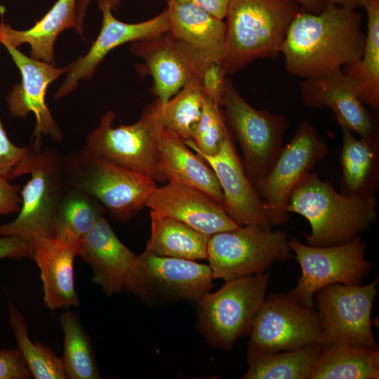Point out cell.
I'll list each match as a JSON object with an SVG mask.
<instances>
[{
	"label": "cell",
	"instance_id": "cell-1",
	"mask_svg": "<svg viewBox=\"0 0 379 379\" xmlns=\"http://www.w3.org/2000/svg\"><path fill=\"white\" fill-rule=\"evenodd\" d=\"M361 21L357 10L333 4L318 13L300 8L280 49L286 71L303 79H313L359 60L366 41Z\"/></svg>",
	"mask_w": 379,
	"mask_h": 379
},
{
	"label": "cell",
	"instance_id": "cell-2",
	"mask_svg": "<svg viewBox=\"0 0 379 379\" xmlns=\"http://www.w3.org/2000/svg\"><path fill=\"white\" fill-rule=\"evenodd\" d=\"M377 206L375 195L338 192L328 180L310 172L293 191L287 211L309 222L307 245L324 247L344 244L368 230L378 218Z\"/></svg>",
	"mask_w": 379,
	"mask_h": 379
},
{
	"label": "cell",
	"instance_id": "cell-3",
	"mask_svg": "<svg viewBox=\"0 0 379 379\" xmlns=\"http://www.w3.org/2000/svg\"><path fill=\"white\" fill-rule=\"evenodd\" d=\"M300 9L293 0H230L221 63L226 74L255 60L276 58Z\"/></svg>",
	"mask_w": 379,
	"mask_h": 379
},
{
	"label": "cell",
	"instance_id": "cell-4",
	"mask_svg": "<svg viewBox=\"0 0 379 379\" xmlns=\"http://www.w3.org/2000/svg\"><path fill=\"white\" fill-rule=\"evenodd\" d=\"M64 154L57 149H30L13 169L8 179L30 175L20 190V210L16 218L0 225V237L32 239L55 237L57 211L67 188L63 169Z\"/></svg>",
	"mask_w": 379,
	"mask_h": 379
},
{
	"label": "cell",
	"instance_id": "cell-5",
	"mask_svg": "<svg viewBox=\"0 0 379 379\" xmlns=\"http://www.w3.org/2000/svg\"><path fill=\"white\" fill-rule=\"evenodd\" d=\"M63 169L67 186L94 197L120 221H127L146 206L157 187L148 175L101 159L83 148L64 154Z\"/></svg>",
	"mask_w": 379,
	"mask_h": 379
},
{
	"label": "cell",
	"instance_id": "cell-6",
	"mask_svg": "<svg viewBox=\"0 0 379 379\" xmlns=\"http://www.w3.org/2000/svg\"><path fill=\"white\" fill-rule=\"evenodd\" d=\"M113 111L107 112L87 136L83 149L117 166L167 182L161 171L158 138L163 126L161 104L157 99L131 125L113 126Z\"/></svg>",
	"mask_w": 379,
	"mask_h": 379
},
{
	"label": "cell",
	"instance_id": "cell-7",
	"mask_svg": "<svg viewBox=\"0 0 379 379\" xmlns=\"http://www.w3.org/2000/svg\"><path fill=\"white\" fill-rule=\"evenodd\" d=\"M222 107L230 131L242 152V164L253 186L270 173L283 147L286 117L250 105L226 77Z\"/></svg>",
	"mask_w": 379,
	"mask_h": 379
},
{
	"label": "cell",
	"instance_id": "cell-8",
	"mask_svg": "<svg viewBox=\"0 0 379 379\" xmlns=\"http://www.w3.org/2000/svg\"><path fill=\"white\" fill-rule=\"evenodd\" d=\"M270 277L262 272L226 281L217 291L202 296L197 302L199 321L212 345L231 349L251 333L265 300Z\"/></svg>",
	"mask_w": 379,
	"mask_h": 379
},
{
	"label": "cell",
	"instance_id": "cell-9",
	"mask_svg": "<svg viewBox=\"0 0 379 379\" xmlns=\"http://www.w3.org/2000/svg\"><path fill=\"white\" fill-rule=\"evenodd\" d=\"M207 250L213 279L225 281L265 272L292 258L284 232L254 225L211 235Z\"/></svg>",
	"mask_w": 379,
	"mask_h": 379
},
{
	"label": "cell",
	"instance_id": "cell-10",
	"mask_svg": "<svg viewBox=\"0 0 379 379\" xmlns=\"http://www.w3.org/2000/svg\"><path fill=\"white\" fill-rule=\"evenodd\" d=\"M288 243L301 268L298 284L288 295L304 307H314V294L321 288L333 284H359L372 269L359 235L331 246H312L293 237Z\"/></svg>",
	"mask_w": 379,
	"mask_h": 379
},
{
	"label": "cell",
	"instance_id": "cell-11",
	"mask_svg": "<svg viewBox=\"0 0 379 379\" xmlns=\"http://www.w3.org/2000/svg\"><path fill=\"white\" fill-rule=\"evenodd\" d=\"M378 279L361 286L333 284L314 296L321 324L319 344H348L378 348L372 333L371 310Z\"/></svg>",
	"mask_w": 379,
	"mask_h": 379
},
{
	"label": "cell",
	"instance_id": "cell-12",
	"mask_svg": "<svg viewBox=\"0 0 379 379\" xmlns=\"http://www.w3.org/2000/svg\"><path fill=\"white\" fill-rule=\"evenodd\" d=\"M213 280L209 265L143 251L136 255L124 290L144 300L198 302L212 288Z\"/></svg>",
	"mask_w": 379,
	"mask_h": 379
},
{
	"label": "cell",
	"instance_id": "cell-13",
	"mask_svg": "<svg viewBox=\"0 0 379 379\" xmlns=\"http://www.w3.org/2000/svg\"><path fill=\"white\" fill-rule=\"evenodd\" d=\"M328 151L316 128L306 121L298 126L291 140L283 146L270 173L254 186L272 225H281L288 220L287 206L293 191Z\"/></svg>",
	"mask_w": 379,
	"mask_h": 379
},
{
	"label": "cell",
	"instance_id": "cell-14",
	"mask_svg": "<svg viewBox=\"0 0 379 379\" xmlns=\"http://www.w3.org/2000/svg\"><path fill=\"white\" fill-rule=\"evenodd\" d=\"M322 328L318 312L290 295L274 293L265 300L255 319L249 347L278 352L319 343Z\"/></svg>",
	"mask_w": 379,
	"mask_h": 379
},
{
	"label": "cell",
	"instance_id": "cell-15",
	"mask_svg": "<svg viewBox=\"0 0 379 379\" xmlns=\"http://www.w3.org/2000/svg\"><path fill=\"white\" fill-rule=\"evenodd\" d=\"M131 51L144 60L137 69L152 77L154 93L162 105L187 84L201 81L209 64L169 31L132 43Z\"/></svg>",
	"mask_w": 379,
	"mask_h": 379
},
{
	"label": "cell",
	"instance_id": "cell-16",
	"mask_svg": "<svg viewBox=\"0 0 379 379\" xmlns=\"http://www.w3.org/2000/svg\"><path fill=\"white\" fill-rule=\"evenodd\" d=\"M120 0H98L102 14L100 32L88 51L67 65L66 78L56 91L55 100H60L72 93L81 79L91 80L98 66L107 54L114 48L128 42L149 39L169 31L166 8L148 20L126 23L117 20L112 9Z\"/></svg>",
	"mask_w": 379,
	"mask_h": 379
},
{
	"label": "cell",
	"instance_id": "cell-17",
	"mask_svg": "<svg viewBox=\"0 0 379 379\" xmlns=\"http://www.w3.org/2000/svg\"><path fill=\"white\" fill-rule=\"evenodd\" d=\"M21 74V82L8 94L6 101L11 115L25 118L33 113L36 118L34 140L32 149H41V138L48 136L55 142L62 140V133L45 101L48 85L67 72V66L55 65L24 55L17 48L4 45Z\"/></svg>",
	"mask_w": 379,
	"mask_h": 379
},
{
	"label": "cell",
	"instance_id": "cell-18",
	"mask_svg": "<svg viewBox=\"0 0 379 379\" xmlns=\"http://www.w3.org/2000/svg\"><path fill=\"white\" fill-rule=\"evenodd\" d=\"M298 86L305 105L330 108L340 127L369 142L379 144L375 115L366 107L341 69L304 79Z\"/></svg>",
	"mask_w": 379,
	"mask_h": 379
},
{
	"label": "cell",
	"instance_id": "cell-19",
	"mask_svg": "<svg viewBox=\"0 0 379 379\" xmlns=\"http://www.w3.org/2000/svg\"><path fill=\"white\" fill-rule=\"evenodd\" d=\"M197 154L215 172L223 194V206L229 217L240 227L254 225L271 229L272 225L265 205L246 174L230 131L215 155Z\"/></svg>",
	"mask_w": 379,
	"mask_h": 379
},
{
	"label": "cell",
	"instance_id": "cell-20",
	"mask_svg": "<svg viewBox=\"0 0 379 379\" xmlns=\"http://www.w3.org/2000/svg\"><path fill=\"white\" fill-rule=\"evenodd\" d=\"M146 206L210 236L240 227L222 204L202 191L177 182L157 186Z\"/></svg>",
	"mask_w": 379,
	"mask_h": 379
},
{
	"label": "cell",
	"instance_id": "cell-21",
	"mask_svg": "<svg viewBox=\"0 0 379 379\" xmlns=\"http://www.w3.org/2000/svg\"><path fill=\"white\" fill-rule=\"evenodd\" d=\"M77 256L92 269V281L112 296L124 290L136 255L117 237L105 216L101 217L78 246Z\"/></svg>",
	"mask_w": 379,
	"mask_h": 379
},
{
	"label": "cell",
	"instance_id": "cell-22",
	"mask_svg": "<svg viewBox=\"0 0 379 379\" xmlns=\"http://www.w3.org/2000/svg\"><path fill=\"white\" fill-rule=\"evenodd\" d=\"M78 246L55 237L32 238V258L40 271L45 305L52 311L79 305L74 278Z\"/></svg>",
	"mask_w": 379,
	"mask_h": 379
},
{
	"label": "cell",
	"instance_id": "cell-23",
	"mask_svg": "<svg viewBox=\"0 0 379 379\" xmlns=\"http://www.w3.org/2000/svg\"><path fill=\"white\" fill-rule=\"evenodd\" d=\"M169 32L199 53L208 63H222L226 25L191 0H168Z\"/></svg>",
	"mask_w": 379,
	"mask_h": 379
},
{
	"label": "cell",
	"instance_id": "cell-24",
	"mask_svg": "<svg viewBox=\"0 0 379 379\" xmlns=\"http://www.w3.org/2000/svg\"><path fill=\"white\" fill-rule=\"evenodd\" d=\"M158 145L161 171L166 181L202 191L223 206V194L218 179L202 157L164 125L159 134Z\"/></svg>",
	"mask_w": 379,
	"mask_h": 379
},
{
	"label": "cell",
	"instance_id": "cell-25",
	"mask_svg": "<svg viewBox=\"0 0 379 379\" xmlns=\"http://www.w3.org/2000/svg\"><path fill=\"white\" fill-rule=\"evenodd\" d=\"M77 0H58L48 12L33 27L17 30L0 22V43L18 48L23 44L31 47L30 57L55 65L54 44L65 29L75 27Z\"/></svg>",
	"mask_w": 379,
	"mask_h": 379
},
{
	"label": "cell",
	"instance_id": "cell-26",
	"mask_svg": "<svg viewBox=\"0 0 379 379\" xmlns=\"http://www.w3.org/2000/svg\"><path fill=\"white\" fill-rule=\"evenodd\" d=\"M340 192L347 195H375L379 181V144L356 138L341 126Z\"/></svg>",
	"mask_w": 379,
	"mask_h": 379
},
{
	"label": "cell",
	"instance_id": "cell-27",
	"mask_svg": "<svg viewBox=\"0 0 379 379\" xmlns=\"http://www.w3.org/2000/svg\"><path fill=\"white\" fill-rule=\"evenodd\" d=\"M151 236L144 251L158 256L207 260L210 235L151 210Z\"/></svg>",
	"mask_w": 379,
	"mask_h": 379
},
{
	"label": "cell",
	"instance_id": "cell-28",
	"mask_svg": "<svg viewBox=\"0 0 379 379\" xmlns=\"http://www.w3.org/2000/svg\"><path fill=\"white\" fill-rule=\"evenodd\" d=\"M378 378V348L348 344H331L321 347L310 376V379Z\"/></svg>",
	"mask_w": 379,
	"mask_h": 379
},
{
	"label": "cell",
	"instance_id": "cell-29",
	"mask_svg": "<svg viewBox=\"0 0 379 379\" xmlns=\"http://www.w3.org/2000/svg\"><path fill=\"white\" fill-rule=\"evenodd\" d=\"M367 33L361 58L341 70L366 105L379 109V0H366Z\"/></svg>",
	"mask_w": 379,
	"mask_h": 379
},
{
	"label": "cell",
	"instance_id": "cell-30",
	"mask_svg": "<svg viewBox=\"0 0 379 379\" xmlns=\"http://www.w3.org/2000/svg\"><path fill=\"white\" fill-rule=\"evenodd\" d=\"M319 343L278 352L248 350L245 379H310L321 352Z\"/></svg>",
	"mask_w": 379,
	"mask_h": 379
},
{
	"label": "cell",
	"instance_id": "cell-31",
	"mask_svg": "<svg viewBox=\"0 0 379 379\" xmlns=\"http://www.w3.org/2000/svg\"><path fill=\"white\" fill-rule=\"evenodd\" d=\"M106 213L105 208L94 197L67 186L57 211L55 238L79 245Z\"/></svg>",
	"mask_w": 379,
	"mask_h": 379
},
{
	"label": "cell",
	"instance_id": "cell-32",
	"mask_svg": "<svg viewBox=\"0 0 379 379\" xmlns=\"http://www.w3.org/2000/svg\"><path fill=\"white\" fill-rule=\"evenodd\" d=\"M59 322L63 333L61 359L67 378H100L91 342L78 316L67 309Z\"/></svg>",
	"mask_w": 379,
	"mask_h": 379
},
{
	"label": "cell",
	"instance_id": "cell-33",
	"mask_svg": "<svg viewBox=\"0 0 379 379\" xmlns=\"http://www.w3.org/2000/svg\"><path fill=\"white\" fill-rule=\"evenodd\" d=\"M9 322L17 350L35 379H67L61 358L48 347L32 341L27 322L20 312L9 303Z\"/></svg>",
	"mask_w": 379,
	"mask_h": 379
},
{
	"label": "cell",
	"instance_id": "cell-34",
	"mask_svg": "<svg viewBox=\"0 0 379 379\" xmlns=\"http://www.w3.org/2000/svg\"><path fill=\"white\" fill-rule=\"evenodd\" d=\"M204 95L201 81L185 85L161 105L163 125L183 140H193L201 116Z\"/></svg>",
	"mask_w": 379,
	"mask_h": 379
},
{
	"label": "cell",
	"instance_id": "cell-35",
	"mask_svg": "<svg viewBox=\"0 0 379 379\" xmlns=\"http://www.w3.org/2000/svg\"><path fill=\"white\" fill-rule=\"evenodd\" d=\"M229 131L220 103L204 95L201 116L193 140H184L197 153L215 155Z\"/></svg>",
	"mask_w": 379,
	"mask_h": 379
},
{
	"label": "cell",
	"instance_id": "cell-36",
	"mask_svg": "<svg viewBox=\"0 0 379 379\" xmlns=\"http://www.w3.org/2000/svg\"><path fill=\"white\" fill-rule=\"evenodd\" d=\"M30 149L31 148L19 147L11 142L0 120L1 176L8 179L13 169L29 154Z\"/></svg>",
	"mask_w": 379,
	"mask_h": 379
},
{
	"label": "cell",
	"instance_id": "cell-37",
	"mask_svg": "<svg viewBox=\"0 0 379 379\" xmlns=\"http://www.w3.org/2000/svg\"><path fill=\"white\" fill-rule=\"evenodd\" d=\"M32 373L19 351L0 350V379H28Z\"/></svg>",
	"mask_w": 379,
	"mask_h": 379
},
{
	"label": "cell",
	"instance_id": "cell-38",
	"mask_svg": "<svg viewBox=\"0 0 379 379\" xmlns=\"http://www.w3.org/2000/svg\"><path fill=\"white\" fill-rule=\"evenodd\" d=\"M226 74L220 64L209 63L204 70L201 81L204 94L220 105L225 89Z\"/></svg>",
	"mask_w": 379,
	"mask_h": 379
},
{
	"label": "cell",
	"instance_id": "cell-39",
	"mask_svg": "<svg viewBox=\"0 0 379 379\" xmlns=\"http://www.w3.org/2000/svg\"><path fill=\"white\" fill-rule=\"evenodd\" d=\"M32 256V239L15 236L0 237V260H20Z\"/></svg>",
	"mask_w": 379,
	"mask_h": 379
},
{
	"label": "cell",
	"instance_id": "cell-40",
	"mask_svg": "<svg viewBox=\"0 0 379 379\" xmlns=\"http://www.w3.org/2000/svg\"><path fill=\"white\" fill-rule=\"evenodd\" d=\"M21 203L19 186L11 184L6 177L0 175V215L18 213Z\"/></svg>",
	"mask_w": 379,
	"mask_h": 379
},
{
	"label": "cell",
	"instance_id": "cell-41",
	"mask_svg": "<svg viewBox=\"0 0 379 379\" xmlns=\"http://www.w3.org/2000/svg\"><path fill=\"white\" fill-rule=\"evenodd\" d=\"M218 19L225 18L230 0H191Z\"/></svg>",
	"mask_w": 379,
	"mask_h": 379
},
{
	"label": "cell",
	"instance_id": "cell-42",
	"mask_svg": "<svg viewBox=\"0 0 379 379\" xmlns=\"http://www.w3.org/2000/svg\"><path fill=\"white\" fill-rule=\"evenodd\" d=\"M91 0H77L76 6L77 22L76 32L81 36H84L83 21L86 15L87 7ZM168 1V0H166Z\"/></svg>",
	"mask_w": 379,
	"mask_h": 379
},
{
	"label": "cell",
	"instance_id": "cell-43",
	"mask_svg": "<svg viewBox=\"0 0 379 379\" xmlns=\"http://www.w3.org/2000/svg\"><path fill=\"white\" fill-rule=\"evenodd\" d=\"M300 6L301 8L313 13H320L326 6L322 0H293Z\"/></svg>",
	"mask_w": 379,
	"mask_h": 379
},
{
	"label": "cell",
	"instance_id": "cell-44",
	"mask_svg": "<svg viewBox=\"0 0 379 379\" xmlns=\"http://www.w3.org/2000/svg\"><path fill=\"white\" fill-rule=\"evenodd\" d=\"M326 4H333L343 8L357 10L363 7L366 0H322Z\"/></svg>",
	"mask_w": 379,
	"mask_h": 379
}]
</instances>
